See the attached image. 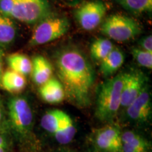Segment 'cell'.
I'll return each instance as SVG.
<instances>
[{
	"label": "cell",
	"mask_w": 152,
	"mask_h": 152,
	"mask_svg": "<svg viewBox=\"0 0 152 152\" xmlns=\"http://www.w3.org/2000/svg\"><path fill=\"white\" fill-rule=\"evenodd\" d=\"M32 77L36 85L41 86L52 77V64L43 56H36L32 60Z\"/></svg>",
	"instance_id": "12"
},
{
	"label": "cell",
	"mask_w": 152,
	"mask_h": 152,
	"mask_svg": "<svg viewBox=\"0 0 152 152\" xmlns=\"http://www.w3.org/2000/svg\"><path fill=\"white\" fill-rule=\"evenodd\" d=\"M0 152H5V149H3V148H0Z\"/></svg>",
	"instance_id": "29"
},
{
	"label": "cell",
	"mask_w": 152,
	"mask_h": 152,
	"mask_svg": "<svg viewBox=\"0 0 152 152\" xmlns=\"http://www.w3.org/2000/svg\"><path fill=\"white\" fill-rule=\"evenodd\" d=\"M3 56H4V52L2 49H1V47H0V58H2Z\"/></svg>",
	"instance_id": "27"
},
{
	"label": "cell",
	"mask_w": 152,
	"mask_h": 152,
	"mask_svg": "<svg viewBox=\"0 0 152 152\" xmlns=\"http://www.w3.org/2000/svg\"><path fill=\"white\" fill-rule=\"evenodd\" d=\"M127 115L132 121L140 123L149 121L151 115V96L147 87L127 107Z\"/></svg>",
	"instance_id": "10"
},
{
	"label": "cell",
	"mask_w": 152,
	"mask_h": 152,
	"mask_svg": "<svg viewBox=\"0 0 152 152\" xmlns=\"http://www.w3.org/2000/svg\"><path fill=\"white\" fill-rule=\"evenodd\" d=\"M7 64L11 71L26 77L31 73L32 61L23 54L14 53L7 58Z\"/></svg>",
	"instance_id": "15"
},
{
	"label": "cell",
	"mask_w": 152,
	"mask_h": 152,
	"mask_svg": "<svg viewBox=\"0 0 152 152\" xmlns=\"http://www.w3.org/2000/svg\"><path fill=\"white\" fill-rule=\"evenodd\" d=\"M16 28L13 20L0 14V45L7 46L14 41Z\"/></svg>",
	"instance_id": "19"
},
{
	"label": "cell",
	"mask_w": 152,
	"mask_h": 152,
	"mask_svg": "<svg viewBox=\"0 0 152 152\" xmlns=\"http://www.w3.org/2000/svg\"><path fill=\"white\" fill-rule=\"evenodd\" d=\"M122 144H127L137 152H150L151 144L147 140L134 131L121 133Z\"/></svg>",
	"instance_id": "18"
},
{
	"label": "cell",
	"mask_w": 152,
	"mask_h": 152,
	"mask_svg": "<svg viewBox=\"0 0 152 152\" xmlns=\"http://www.w3.org/2000/svg\"><path fill=\"white\" fill-rule=\"evenodd\" d=\"M6 146H7V144H6V141H5L4 138L1 135H0V148L5 149Z\"/></svg>",
	"instance_id": "25"
},
{
	"label": "cell",
	"mask_w": 152,
	"mask_h": 152,
	"mask_svg": "<svg viewBox=\"0 0 152 152\" xmlns=\"http://www.w3.org/2000/svg\"><path fill=\"white\" fill-rule=\"evenodd\" d=\"M1 119H2V109H1V106L0 104V123H1Z\"/></svg>",
	"instance_id": "26"
},
{
	"label": "cell",
	"mask_w": 152,
	"mask_h": 152,
	"mask_svg": "<svg viewBox=\"0 0 152 152\" xmlns=\"http://www.w3.org/2000/svg\"><path fill=\"white\" fill-rule=\"evenodd\" d=\"M131 53L134 59L136 61L139 65L147 69H151L152 52H147L142 49L133 48Z\"/></svg>",
	"instance_id": "22"
},
{
	"label": "cell",
	"mask_w": 152,
	"mask_h": 152,
	"mask_svg": "<svg viewBox=\"0 0 152 152\" xmlns=\"http://www.w3.org/2000/svg\"><path fill=\"white\" fill-rule=\"evenodd\" d=\"M11 124L19 134H28L33 123V114L28 101L21 96L11 98L8 104Z\"/></svg>",
	"instance_id": "6"
},
{
	"label": "cell",
	"mask_w": 152,
	"mask_h": 152,
	"mask_svg": "<svg viewBox=\"0 0 152 152\" xmlns=\"http://www.w3.org/2000/svg\"><path fill=\"white\" fill-rule=\"evenodd\" d=\"M114 45L109 39L100 38L94 40L90 47V54L94 61L101 62L111 52Z\"/></svg>",
	"instance_id": "20"
},
{
	"label": "cell",
	"mask_w": 152,
	"mask_h": 152,
	"mask_svg": "<svg viewBox=\"0 0 152 152\" xmlns=\"http://www.w3.org/2000/svg\"><path fill=\"white\" fill-rule=\"evenodd\" d=\"M4 71H3V64L2 58H0V88L1 87V78H2Z\"/></svg>",
	"instance_id": "24"
},
{
	"label": "cell",
	"mask_w": 152,
	"mask_h": 152,
	"mask_svg": "<svg viewBox=\"0 0 152 152\" xmlns=\"http://www.w3.org/2000/svg\"><path fill=\"white\" fill-rule=\"evenodd\" d=\"M65 113L66 112L59 109H52L47 111L41 118L42 128L50 134H54L60 128Z\"/></svg>",
	"instance_id": "17"
},
{
	"label": "cell",
	"mask_w": 152,
	"mask_h": 152,
	"mask_svg": "<svg viewBox=\"0 0 152 152\" xmlns=\"http://www.w3.org/2000/svg\"><path fill=\"white\" fill-rule=\"evenodd\" d=\"M117 1L127 11L134 14L151 12L152 0H117Z\"/></svg>",
	"instance_id": "21"
},
{
	"label": "cell",
	"mask_w": 152,
	"mask_h": 152,
	"mask_svg": "<svg viewBox=\"0 0 152 152\" xmlns=\"http://www.w3.org/2000/svg\"><path fill=\"white\" fill-rule=\"evenodd\" d=\"M0 14L28 24L37 23L51 15L48 0H0Z\"/></svg>",
	"instance_id": "2"
},
{
	"label": "cell",
	"mask_w": 152,
	"mask_h": 152,
	"mask_svg": "<svg viewBox=\"0 0 152 152\" xmlns=\"http://www.w3.org/2000/svg\"><path fill=\"white\" fill-rule=\"evenodd\" d=\"M102 33L118 42L130 40L140 35L141 26L134 19L123 14H113L105 19L101 27Z\"/></svg>",
	"instance_id": "5"
},
{
	"label": "cell",
	"mask_w": 152,
	"mask_h": 152,
	"mask_svg": "<svg viewBox=\"0 0 152 152\" xmlns=\"http://www.w3.org/2000/svg\"><path fill=\"white\" fill-rule=\"evenodd\" d=\"M66 1H68V2H71V3H74V2H76V1H77L78 0H65Z\"/></svg>",
	"instance_id": "28"
},
{
	"label": "cell",
	"mask_w": 152,
	"mask_h": 152,
	"mask_svg": "<svg viewBox=\"0 0 152 152\" xmlns=\"http://www.w3.org/2000/svg\"><path fill=\"white\" fill-rule=\"evenodd\" d=\"M95 144L99 149L106 152H121V132L117 127L107 125L96 132Z\"/></svg>",
	"instance_id": "9"
},
{
	"label": "cell",
	"mask_w": 152,
	"mask_h": 152,
	"mask_svg": "<svg viewBox=\"0 0 152 152\" xmlns=\"http://www.w3.org/2000/svg\"><path fill=\"white\" fill-rule=\"evenodd\" d=\"M124 73H121L101 85L96 100L95 115L102 121H110L121 107Z\"/></svg>",
	"instance_id": "3"
},
{
	"label": "cell",
	"mask_w": 152,
	"mask_h": 152,
	"mask_svg": "<svg viewBox=\"0 0 152 152\" xmlns=\"http://www.w3.org/2000/svg\"><path fill=\"white\" fill-rule=\"evenodd\" d=\"M54 66L69 102L80 108L90 105L95 73L84 53L73 46L61 48L55 54Z\"/></svg>",
	"instance_id": "1"
},
{
	"label": "cell",
	"mask_w": 152,
	"mask_h": 152,
	"mask_svg": "<svg viewBox=\"0 0 152 152\" xmlns=\"http://www.w3.org/2000/svg\"><path fill=\"white\" fill-rule=\"evenodd\" d=\"M145 77L141 72L125 73L123 77L121 106L127 108L140 94L145 87Z\"/></svg>",
	"instance_id": "8"
},
{
	"label": "cell",
	"mask_w": 152,
	"mask_h": 152,
	"mask_svg": "<svg viewBox=\"0 0 152 152\" xmlns=\"http://www.w3.org/2000/svg\"><path fill=\"white\" fill-rule=\"evenodd\" d=\"M140 45L143 50L152 52V36L149 35L142 38L140 41Z\"/></svg>",
	"instance_id": "23"
},
{
	"label": "cell",
	"mask_w": 152,
	"mask_h": 152,
	"mask_svg": "<svg viewBox=\"0 0 152 152\" xmlns=\"http://www.w3.org/2000/svg\"><path fill=\"white\" fill-rule=\"evenodd\" d=\"M125 55L118 48L114 47L112 51L101 61L100 71L106 77L113 75L123 66Z\"/></svg>",
	"instance_id": "13"
},
{
	"label": "cell",
	"mask_w": 152,
	"mask_h": 152,
	"mask_svg": "<svg viewBox=\"0 0 152 152\" xmlns=\"http://www.w3.org/2000/svg\"><path fill=\"white\" fill-rule=\"evenodd\" d=\"M39 93L42 99L49 104L61 103L66 97L61 83L53 77L39 86Z\"/></svg>",
	"instance_id": "11"
},
{
	"label": "cell",
	"mask_w": 152,
	"mask_h": 152,
	"mask_svg": "<svg viewBox=\"0 0 152 152\" xmlns=\"http://www.w3.org/2000/svg\"><path fill=\"white\" fill-rule=\"evenodd\" d=\"M75 134L76 128L73 119L66 113L60 128L53 135L58 143L66 144L70 143L73 140Z\"/></svg>",
	"instance_id": "16"
},
{
	"label": "cell",
	"mask_w": 152,
	"mask_h": 152,
	"mask_svg": "<svg viewBox=\"0 0 152 152\" xmlns=\"http://www.w3.org/2000/svg\"><path fill=\"white\" fill-rule=\"evenodd\" d=\"M26 86V78L23 75L9 69L4 72L1 88L7 92L17 94L21 92Z\"/></svg>",
	"instance_id": "14"
},
{
	"label": "cell",
	"mask_w": 152,
	"mask_h": 152,
	"mask_svg": "<svg viewBox=\"0 0 152 152\" xmlns=\"http://www.w3.org/2000/svg\"><path fill=\"white\" fill-rule=\"evenodd\" d=\"M106 14V7L103 1L92 0L82 4L76 9L75 16L83 29L90 31L102 23Z\"/></svg>",
	"instance_id": "7"
},
{
	"label": "cell",
	"mask_w": 152,
	"mask_h": 152,
	"mask_svg": "<svg viewBox=\"0 0 152 152\" xmlns=\"http://www.w3.org/2000/svg\"><path fill=\"white\" fill-rule=\"evenodd\" d=\"M70 26L69 20L66 17L50 15L36 25L29 45L39 46L59 39L68 33Z\"/></svg>",
	"instance_id": "4"
}]
</instances>
